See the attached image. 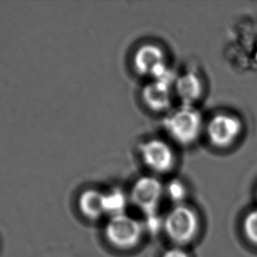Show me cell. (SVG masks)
<instances>
[{
  "instance_id": "obj_1",
  "label": "cell",
  "mask_w": 257,
  "mask_h": 257,
  "mask_svg": "<svg viewBox=\"0 0 257 257\" xmlns=\"http://www.w3.org/2000/svg\"><path fill=\"white\" fill-rule=\"evenodd\" d=\"M205 122L197 106L178 104L164 115L163 128L174 145H193L204 134Z\"/></svg>"
},
{
  "instance_id": "obj_2",
  "label": "cell",
  "mask_w": 257,
  "mask_h": 257,
  "mask_svg": "<svg viewBox=\"0 0 257 257\" xmlns=\"http://www.w3.org/2000/svg\"><path fill=\"white\" fill-rule=\"evenodd\" d=\"M138 152L143 165L157 177L171 173L177 167V151L168 139L153 137L145 140L140 144Z\"/></svg>"
},
{
  "instance_id": "obj_3",
  "label": "cell",
  "mask_w": 257,
  "mask_h": 257,
  "mask_svg": "<svg viewBox=\"0 0 257 257\" xmlns=\"http://www.w3.org/2000/svg\"><path fill=\"white\" fill-rule=\"evenodd\" d=\"M164 230L168 238L178 247L191 243L198 235L199 219L190 206L173 205L164 218Z\"/></svg>"
},
{
  "instance_id": "obj_4",
  "label": "cell",
  "mask_w": 257,
  "mask_h": 257,
  "mask_svg": "<svg viewBox=\"0 0 257 257\" xmlns=\"http://www.w3.org/2000/svg\"><path fill=\"white\" fill-rule=\"evenodd\" d=\"M133 67L137 75L149 80L175 73L169 64L165 50L153 42L144 43L137 48L133 56Z\"/></svg>"
},
{
  "instance_id": "obj_5",
  "label": "cell",
  "mask_w": 257,
  "mask_h": 257,
  "mask_svg": "<svg viewBox=\"0 0 257 257\" xmlns=\"http://www.w3.org/2000/svg\"><path fill=\"white\" fill-rule=\"evenodd\" d=\"M145 232L143 223L126 213L110 217L104 228L109 243L119 249H131L141 242Z\"/></svg>"
},
{
  "instance_id": "obj_6",
  "label": "cell",
  "mask_w": 257,
  "mask_h": 257,
  "mask_svg": "<svg viewBox=\"0 0 257 257\" xmlns=\"http://www.w3.org/2000/svg\"><path fill=\"white\" fill-rule=\"evenodd\" d=\"M128 195L130 203L144 215L157 213L164 198V183L152 174L142 176L133 184Z\"/></svg>"
},
{
  "instance_id": "obj_7",
  "label": "cell",
  "mask_w": 257,
  "mask_h": 257,
  "mask_svg": "<svg viewBox=\"0 0 257 257\" xmlns=\"http://www.w3.org/2000/svg\"><path fill=\"white\" fill-rule=\"evenodd\" d=\"M242 124L240 118L231 113H217L205 122L204 133L209 143L217 149L233 146L240 138Z\"/></svg>"
},
{
  "instance_id": "obj_8",
  "label": "cell",
  "mask_w": 257,
  "mask_h": 257,
  "mask_svg": "<svg viewBox=\"0 0 257 257\" xmlns=\"http://www.w3.org/2000/svg\"><path fill=\"white\" fill-rule=\"evenodd\" d=\"M177 73L167 77L148 81L142 90L143 103L150 111L159 113H167L173 106L176 99L174 94V81Z\"/></svg>"
},
{
  "instance_id": "obj_9",
  "label": "cell",
  "mask_w": 257,
  "mask_h": 257,
  "mask_svg": "<svg viewBox=\"0 0 257 257\" xmlns=\"http://www.w3.org/2000/svg\"><path fill=\"white\" fill-rule=\"evenodd\" d=\"M173 89L175 97L179 101V104L196 106L204 94L205 86L199 74L190 69L177 73Z\"/></svg>"
},
{
  "instance_id": "obj_10",
  "label": "cell",
  "mask_w": 257,
  "mask_h": 257,
  "mask_svg": "<svg viewBox=\"0 0 257 257\" xmlns=\"http://www.w3.org/2000/svg\"><path fill=\"white\" fill-rule=\"evenodd\" d=\"M78 208L81 213L91 220H97L105 215L104 192L90 188L81 192L78 198Z\"/></svg>"
},
{
  "instance_id": "obj_11",
  "label": "cell",
  "mask_w": 257,
  "mask_h": 257,
  "mask_svg": "<svg viewBox=\"0 0 257 257\" xmlns=\"http://www.w3.org/2000/svg\"><path fill=\"white\" fill-rule=\"evenodd\" d=\"M130 203L129 195L121 188H111L104 192V207L105 215L109 217L125 213Z\"/></svg>"
},
{
  "instance_id": "obj_12",
  "label": "cell",
  "mask_w": 257,
  "mask_h": 257,
  "mask_svg": "<svg viewBox=\"0 0 257 257\" xmlns=\"http://www.w3.org/2000/svg\"><path fill=\"white\" fill-rule=\"evenodd\" d=\"M187 192L186 184L179 178L174 177L164 183V198H167L174 205L184 204Z\"/></svg>"
},
{
  "instance_id": "obj_13",
  "label": "cell",
  "mask_w": 257,
  "mask_h": 257,
  "mask_svg": "<svg viewBox=\"0 0 257 257\" xmlns=\"http://www.w3.org/2000/svg\"><path fill=\"white\" fill-rule=\"evenodd\" d=\"M243 228L247 239L257 245V210L247 214L244 219Z\"/></svg>"
},
{
  "instance_id": "obj_14",
  "label": "cell",
  "mask_w": 257,
  "mask_h": 257,
  "mask_svg": "<svg viewBox=\"0 0 257 257\" xmlns=\"http://www.w3.org/2000/svg\"><path fill=\"white\" fill-rule=\"evenodd\" d=\"M143 226L145 231L153 233H158L160 230L164 229V218L162 219L157 212L147 215L145 221L143 222Z\"/></svg>"
},
{
  "instance_id": "obj_15",
  "label": "cell",
  "mask_w": 257,
  "mask_h": 257,
  "mask_svg": "<svg viewBox=\"0 0 257 257\" xmlns=\"http://www.w3.org/2000/svg\"><path fill=\"white\" fill-rule=\"evenodd\" d=\"M163 257H190V255L183 247L176 246L165 251Z\"/></svg>"
}]
</instances>
